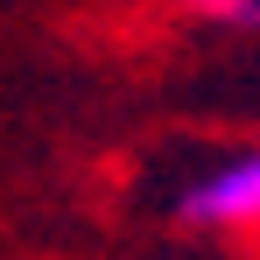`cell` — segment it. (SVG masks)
<instances>
[{"label": "cell", "instance_id": "6da1fadb", "mask_svg": "<svg viewBox=\"0 0 260 260\" xmlns=\"http://www.w3.org/2000/svg\"><path fill=\"white\" fill-rule=\"evenodd\" d=\"M169 218L190 232H260V148L218 155L169 197Z\"/></svg>", "mask_w": 260, "mask_h": 260}, {"label": "cell", "instance_id": "7a4b0ae2", "mask_svg": "<svg viewBox=\"0 0 260 260\" xmlns=\"http://www.w3.org/2000/svg\"><path fill=\"white\" fill-rule=\"evenodd\" d=\"M211 28H260V0H197Z\"/></svg>", "mask_w": 260, "mask_h": 260}]
</instances>
